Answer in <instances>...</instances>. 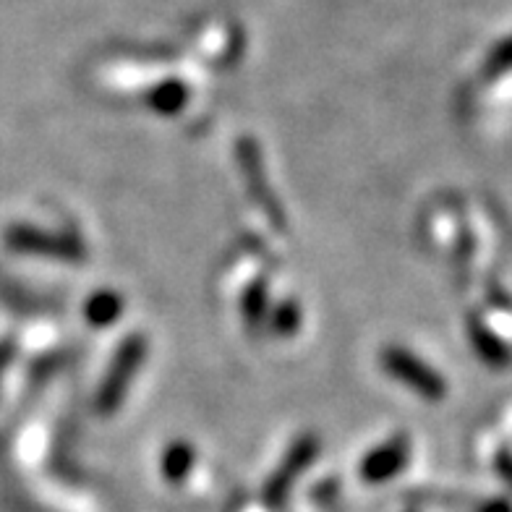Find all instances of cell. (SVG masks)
I'll return each mask as SVG.
<instances>
[{
  "label": "cell",
  "instance_id": "cell-1",
  "mask_svg": "<svg viewBox=\"0 0 512 512\" xmlns=\"http://www.w3.org/2000/svg\"><path fill=\"white\" fill-rule=\"evenodd\" d=\"M486 512H512L510 505H505V502H494V505L486 507Z\"/></svg>",
  "mask_w": 512,
  "mask_h": 512
}]
</instances>
